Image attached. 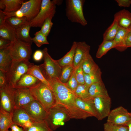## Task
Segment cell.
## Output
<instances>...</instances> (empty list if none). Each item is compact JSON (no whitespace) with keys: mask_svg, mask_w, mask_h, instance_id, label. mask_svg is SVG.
<instances>
[{"mask_svg":"<svg viewBox=\"0 0 131 131\" xmlns=\"http://www.w3.org/2000/svg\"><path fill=\"white\" fill-rule=\"evenodd\" d=\"M118 5L120 7H129L131 4V0H116Z\"/></svg>","mask_w":131,"mask_h":131,"instance_id":"44","label":"cell"},{"mask_svg":"<svg viewBox=\"0 0 131 131\" xmlns=\"http://www.w3.org/2000/svg\"><path fill=\"white\" fill-rule=\"evenodd\" d=\"M40 81L33 76L27 74L23 75L16 83L14 88H28L31 87Z\"/></svg>","mask_w":131,"mask_h":131,"instance_id":"21","label":"cell"},{"mask_svg":"<svg viewBox=\"0 0 131 131\" xmlns=\"http://www.w3.org/2000/svg\"><path fill=\"white\" fill-rule=\"evenodd\" d=\"M101 74L100 68L96 71L89 74L84 73L85 84L90 87L93 83L103 82L101 78Z\"/></svg>","mask_w":131,"mask_h":131,"instance_id":"28","label":"cell"},{"mask_svg":"<svg viewBox=\"0 0 131 131\" xmlns=\"http://www.w3.org/2000/svg\"><path fill=\"white\" fill-rule=\"evenodd\" d=\"M56 5L54 0H42L39 12L30 22L31 27H41L46 19L52 18L56 13Z\"/></svg>","mask_w":131,"mask_h":131,"instance_id":"9","label":"cell"},{"mask_svg":"<svg viewBox=\"0 0 131 131\" xmlns=\"http://www.w3.org/2000/svg\"><path fill=\"white\" fill-rule=\"evenodd\" d=\"M89 92L90 97L92 99L97 97L109 96L103 82L91 84L89 87Z\"/></svg>","mask_w":131,"mask_h":131,"instance_id":"20","label":"cell"},{"mask_svg":"<svg viewBox=\"0 0 131 131\" xmlns=\"http://www.w3.org/2000/svg\"><path fill=\"white\" fill-rule=\"evenodd\" d=\"M119 27L116 21L114 20L112 24L104 33L103 35V40H113Z\"/></svg>","mask_w":131,"mask_h":131,"instance_id":"33","label":"cell"},{"mask_svg":"<svg viewBox=\"0 0 131 131\" xmlns=\"http://www.w3.org/2000/svg\"><path fill=\"white\" fill-rule=\"evenodd\" d=\"M12 62L8 48L0 49V70L6 73L7 72Z\"/></svg>","mask_w":131,"mask_h":131,"instance_id":"22","label":"cell"},{"mask_svg":"<svg viewBox=\"0 0 131 131\" xmlns=\"http://www.w3.org/2000/svg\"><path fill=\"white\" fill-rule=\"evenodd\" d=\"M44 55L42 51L40 50H36L34 53L33 57L34 60L36 61H41Z\"/></svg>","mask_w":131,"mask_h":131,"instance_id":"42","label":"cell"},{"mask_svg":"<svg viewBox=\"0 0 131 131\" xmlns=\"http://www.w3.org/2000/svg\"><path fill=\"white\" fill-rule=\"evenodd\" d=\"M127 47L128 48L129 47H131V43L127 42L126 43Z\"/></svg>","mask_w":131,"mask_h":131,"instance_id":"52","label":"cell"},{"mask_svg":"<svg viewBox=\"0 0 131 131\" xmlns=\"http://www.w3.org/2000/svg\"><path fill=\"white\" fill-rule=\"evenodd\" d=\"M82 67L84 73L87 74L95 72L100 68L90 55L82 61Z\"/></svg>","mask_w":131,"mask_h":131,"instance_id":"29","label":"cell"},{"mask_svg":"<svg viewBox=\"0 0 131 131\" xmlns=\"http://www.w3.org/2000/svg\"><path fill=\"white\" fill-rule=\"evenodd\" d=\"M76 42H73L70 50L61 58L57 60L58 63L62 68L67 66L72 65Z\"/></svg>","mask_w":131,"mask_h":131,"instance_id":"26","label":"cell"},{"mask_svg":"<svg viewBox=\"0 0 131 131\" xmlns=\"http://www.w3.org/2000/svg\"><path fill=\"white\" fill-rule=\"evenodd\" d=\"M130 114L131 119L127 125L128 127V131H131V113L130 112Z\"/></svg>","mask_w":131,"mask_h":131,"instance_id":"49","label":"cell"},{"mask_svg":"<svg viewBox=\"0 0 131 131\" xmlns=\"http://www.w3.org/2000/svg\"><path fill=\"white\" fill-rule=\"evenodd\" d=\"M71 118L68 113L61 106L56 105L48 112L46 121L53 130L63 126Z\"/></svg>","mask_w":131,"mask_h":131,"instance_id":"7","label":"cell"},{"mask_svg":"<svg viewBox=\"0 0 131 131\" xmlns=\"http://www.w3.org/2000/svg\"><path fill=\"white\" fill-rule=\"evenodd\" d=\"M22 108L35 122L46 121L48 112L37 100L33 101Z\"/></svg>","mask_w":131,"mask_h":131,"instance_id":"10","label":"cell"},{"mask_svg":"<svg viewBox=\"0 0 131 131\" xmlns=\"http://www.w3.org/2000/svg\"><path fill=\"white\" fill-rule=\"evenodd\" d=\"M126 43H131V32H129L127 34L126 38Z\"/></svg>","mask_w":131,"mask_h":131,"instance_id":"48","label":"cell"},{"mask_svg":"<svg viewBox=\"0 0 131 131\" xmlns=\"http://www.w3.org/2000/svg\"><path fill=\"white\" fill-rule=\"evenodd\" d=\"M82 62L74 69V70L76 79L79 84L81 85L85 84L84 73L82 67Z\"/></svg>","mask_w":131,"mask_h":131,"instance_id":"39","label":"cell"},{"mask_svg":"<svg viewBox=\"0 0 131 131\" xmlns=\"http://www.w3.org/2000/svg\"><path fill=\"white\" fill-rule=\"evenodd\" d=\"M89 87L85 84H79L76 89L74 93L76 97L83 100L91 101L92 100L89 96Z\"/></svg>","mask_w":131,"mask_h":131,"instance_id":"32","label":"cell"},{"mask_svg":"<svg viewBox=\"0 0 131 131\" xmlns=\"http://www.w3.org/2000/svg\"><path fill=\"white\" fill-rule=\"evenodd\" d=\"M130 32V29L119 27L114 40L116 44L115 48L117 50L122 52L128 48L126 45V38L127 34Z\"/></svg>","mask_w":131,"mask_h":131,"instance_id":"18","label":"cell"},{"mask_svg":"<svg viewBox=\"0 0 131 131\" xmlns=\"http://www.w3.org/2000/svg\"><path fill=\"white\" fill-rule=\"evenodd\" d=\"M12 131H25L22 128H20L16 124L13 123L10 128Z\"/></svg>","mask_w":131,"mask_h":131,"instance_id":"47","label":"cell"},{"mask_svg":"<svg viewBox=\"0 0 131 131\" xmlns=\"http://www.w3.org/2000/svg\"><path fill=\"white\" fill-rule=\"evenodd\" d=\"M26 131H53L46 121L39 122H34Z\"/></svg>","mask_w":131,"mask_h":131,"instance_id":"36","label":"cell"},{"mask_svg":"<svg viewBox=\"0 0 131 131\" xmlns=\"http://www.w3.org/2000/svg\"><path fill=\"white\" fill-rule=\"evenodd\" d=\"M55 3L56 5H59L61 4L62 1L61 0H54Z\"/></svg>","mask_w":131,"mask_h":131,"instance_id":"51","label":"cell"},{"mask_svg":"<svg viewBox=\"0 0 131 131\" xmlns=\"http://www.w3.org/2000/svg\"><path fill=\"white\" fill-rule=\"evenodd\" d=\"M29 89L35 100L41 103L47 112L56 105L54 92L47 85L40 82Z\"/></svg>","mask_w":131,"mask_h":131,"instance_id":"2","label":"cell"},{"mask_svg":"<svg viewBox=\"0 0 131 131\" xmlns=\"http://www.w3.org/2000/svg\"><path fill=\"white\" fill-rule=\"evenodd\" d=\"M52 17L46 19L43 23L40 30L42 33L47 37L49 34L52 26L53 23L52 21Z\"/></svg>","mask_w":131,"mask_h":131,"instance_id":"40","label":"cell"},{"mask_svg":"<svg viewBox=\"0 0 131 131\" xmlns=\"http://www.w3.org/2000/svg\"><path fill=\"white\" fill-rule=\"evenodd\" d=\"M42 51L44 62L39 66L43 75L49 82L54 79H59L62 68L57 60L53 59L49 54L47 48H44Z\"/></svg>","mask_w":131,"mask_h":131,"instance_id":"3","label":"cell"},{"mask_svg":"<svg viewBox=\"0 0 131 131\" xmlns=\"http://www.w3.org/2000/svg\"><path fill=\"white\" fill-rule=\"evenodd\" d=\"M90 46L85 41L76 42L72 65L75 69L90 55Z\"/></svg>","mask_w":131,"mask_h":131,"instance_id":"16","label":"cell"},{"mask_svg":"<svg viewBox=\"0 0 131 131\" xmlns=\"http://www.w3.org/2000/svg\"><path fill=\"white\" fill-rule=\"evenodd\" d=\"M74 69L72 65L67 66L62 68L59 78V80L64 83H66L71 77Z\"/></svg>","mask_w":131,"mask_h":131,"instance_id":"35","label":"cell"},{"mask_svg":"<svg viewBox=\"0 0 131 131\" xmlns=\"http://www.w3.org/2000/svg\"><path fill=\"white\" fill-rule=\"evenodd\" d=\"M97 115V119L101 120L107 117L111 111V99L109 96L98 97L92 99Z\"/></svg>","mask_w":131,"mask_h":131,"instance_id":"11","label":"cell"},{"mask_svg":"<svg viewBox=\"0 0 131 131\" xmlns=\"http://www.w3.org/2000/svg\"><path fill=\"white\" fill-rule=\"evenodd\" d=\"M5 6V8L3 11L6 13L15 12L21 7L24 2L22 0H0Z\"/></svg>","mask_w":131,"mask_h":131,"instance_id":"30","label":"cell"},{"mask_svg":"<svg viewBox=\"0 0 131 131\" xmlns=\"http://www.w3.org/2000/svg\"><path fill=\"white\" fill-rule=\"evenodd\" d=\"M12 120L14 123L21 127L25 131L35 122L22 108L14 109L12 112Z\"/></svg>","mask_w":131,"mask_h":131,"instance_id":"15","label":"cell"},{"mask_svg":"<svg viewBox=\"0 0 131 131\" xmlns=\"http://www.w3.org/2000/svg\"><path fill=\"white\" fill-rule=\"evenodd\" d=\"M107 117V122L119 125L127 126L130 119L131 115L130 112L126 109L120 106L111 111Z\"/></svg>","mask_w":131,"mask_h":131,"instance_id":"13","label":"cell"},{"mask_svg":"<svg viewBox=\"0 0 131 131\" xmlns=\"http://www.w3.org/2000/svg\"><path fill=\"white\" fill-rule=\"evenodd\" d=\"M6 16L5 12L0 9V25L4 24L5 22Z\"/></svg>","mask_w":131,"mask_h":131,"instance_id":"46","label":"cell"},{"mask_svg":"<svg viewBox=\"0 0 131 131\" xmlns=\"http://www.w3.org/2000/svg\"><path fill=\"white\" fill-rule=\"evenodd\" d=\"M11 42L0 37V49L7 48L10 45Z\"/></svg>","mask_w":131,"mask_h":131,"instance_id":"45","label":"cell"},{"mask_svg":"<svg viewBox=\"0 0 131 131\" xmlns=\"http://www.w3.org/2000/svg\"><path fill=\"white\" fill-rule=\"evenodd\" d=\"M76 104L80 109L86 112L91 117L97 118V114L92 102L83 100L76 97Z\"/></svg>","mask_w":131,"mask_h":131,"instance_id":"25","label":"cell"},{"mask_svg":"<svg viewBox=\"0 0 131 131\" xmlns=\"http://www.w3.org/2000/svg\"><path fill=\"white\" fill-rule=\"evenodd\" d=\"M26 74L33 76L52 89L50 83L43 75L39 65H33L29 68Z\"/></svg>","mask_w":131,"mask_h":131,"instance_id":"31","label":"cell"},{"mask_svg":"<svg viewBox=\"0 0 131 131\" xmlns=\"http://www.w3.org/2000/svg\"><path fill=\"white\" fill-rule=\"evenodd\" d=\"M5 5L2 2L0 1V9L2 10H5ZM3 10V11H4Z\"/></svg>","mask_w":131,"mask_h":131,"instance_id":"50","label":"cell"},{"mask_svg":"<svg viewBox=\"0 0 131 131\" xmlns=\"http://www.w3.org/2000/svg\"><path fill=\"white\" fill-rule=\"evenodd\" d=\"M104 131H128L127 126H121L114 124L106 122L104 124Z\"/></svg>","mask_w":131,"mask_h":131,"instance_id":"38","label":"cell"},{"mask_svg":"<svg viewBox=\"0 0 131 131\" xmlns=\"http://www.w3.org/2000/svg\"><path fill=\"white\" fill-rule=\"evenodd\" d=\"M34 65L29 60L13 61L9 70L6 73L7 84L15 88L22 76Z\"/></svg>","mask_w":131,"mask_h":131,"instance_id":"5","label":"cell"},{"mask_svg":"<svg viewBox=\"0 0 131 131\" xmlns=\"http://www.w3.org/2000/svg\"><path fill=\"white\" fill-rule=\"evenodd\" d=\"M5 22L16 29L28 21L25 17L19 18L16 16H12L7 18Z\"/></svg>","mask_w":131,"mask_h":131,"instance_id":"34","label":"cell"},{"mask_svg":"<svg viewBox=\"0 0 131 131\" xmlns=\"http://www.w3.org/2000/svg\"><path fill=\"white\" fill-rule=\"evenodd\" d=\"M14 89L8 84L0 89V108L10 113L14 109Z\"/></svg>","mask_w":131,"mask_h":131,"instance_id":"12","label":"cell"},{"mask_svg":"<svg viewBox=\"0 0 131 131\" xmlns=\"http://www.w3.org/2000/svg\"><path fill=\"white\" fill-rule=\"evenodd\" d=\"M0 37L11 42H12L17 39L16 29L5 22L0 25Z\"/></svg>","mask_w":131,"mask_h":131,"instance_id":"23","label":"cell"},{"mask_svg":"<svg viewBox=\"0 0 131 131\" xmlns=\"http://www.w3.org/2000/svg\"><path fill=\"white\" fill-rule=\"evenodd\" d=\"M7 131H12V130L11 131H9L8 130Z\"/></svg>","mask_w":131,"mask_h":131,"instance_id":"54","label":"cell"},{"mask_svg":"<svg viewBox=\"0 0 131 131\" xmlns=\"http://www.w3.org/2000/svg\"><path fill=\"white\" fill-rule=\"evenodd\" d=\"M31 45L17 39L8 47L13 61L29 60L32 53Z\"/></svg>","mask_w":131,"mask_h":131,"instance_id":"8","label":"cell"},{"mask_svg":"<svg viewBox=\"0 0 131 131\" xmlns=\"http://www.w3.org/2000/svg\"><path fill=\"white\" fill-rule=\"evenodd\" d=\"M14 95V109L22 108L36 100L28 88H15Z\"/></svg>","mask_w":131,"mask_h":131,"instance_id":"14","label":"cell"},{"mask_svg":"<svg viewBox=\"0 0 131 131\" xmlns=\"http://www.w3.org/2000/svg\"><path fill=\"white\" fill-rule=\"evenodd\" d=\"M7 84L6 73L0 70V89Z\"/></svg>","mask_w":131,"mask_h":131,"instance_id":"43","label":"cell"},{"mask_svg":"<svg viewBox=\"0 0 131 131\" xmlns=\"http://www.w3.org/2000/svg\"><path fill=\"white\" fill-rule=\"evenodd\" d=\"M41 0H30L23 2L20 8L17 11L11 13L5 12L6 19L12 16L22 18L26 17L30 22L37 15L40 10Z\"/></svg>","mask_w":131,"mask_h":131,"instance_id":"6","label":"cell"},{"mask_svg":"<svg viewBox=\"0 0 131 131\" xmlns=\"http://www.w3.org/2000/svg\"><path fill=\"white\" fill-rule=\"evenodd\" d=\"M34 35L35 36L32 38V40L38 47H40L44 44H49L47 37L42 33L41 30L36 32Z\"/></svg>","mask_w":131,"mask_h":131,"instance_id":"37","label":"cell"},{"mask_svg":"<svg viewBox=\"0 0 131 131\" xmlns=\"http://www.w3.org/2000/svg\"><path fill=\"white\" fill-rule=\"evenodd\" d=\"M84 0H66V13L68 19L71 22L85 26L87 24L83 13Z\"/></svg>","mask_w":131,"mask_h":131,"instance_id":"4","label":"cell"},{"mask_svg":"<svg viewBox=\"0 0 131 131\" xmlns=\"http://www.w3.org/2000/svg\"><path fill=\"white\" fill-rule=\"evenodd\" d=\"M116 43L114 41L103 40L99 45L97 51L96 57L98 58H101L111 49L115 48Z\"/></svg>","mask_w":131,"mask_h":131,"instance_id":"27","label":"cell"},{"mask_svg":"<svg viewBox=\"0 0 131 131\" xmlns=\"http://www.w3.org/2000/svg\"><path fill=\"white\" fill-rule=\"evenodd\" d=\"M14 123L12 112L10 113L0 108V131H7Z\"/></svg>","mask_w":131,"mask_h":131,"instance_id":"24","label":"cell"},{"mask_svg":"<svg viewBox=\"0 0 131 131\" xmlns=\"http://www.w3.org/2000/svg\"><path fill=\"white\" fill-rule=\"evenodd\" d=\"M49 83L55 95L56 105L65 110L71 119H84L91 117L78 107L76 103V97L74 93L65 84L61 82L59 79L53 80Z\"/></svg>","mask_w":131,"mask_h":131,"instance_id":"1","label":"cell"},{"mask_svg":"<svg viewBox=\"0 0 131 131\" xmlns=\"http://www.w3.org/2000/svg\"><path fill=\"white\" fill-rule=\"evenodd\" d=\"M130 29V31L131 32V28Z\"/></svg>","mask_w":131,"mask_h":131,"instance_id":"53","label":"cell"},{"mask_svg":"<svg viewBox=\"0 0 131 131\" xmlns=\"http://www.w3.org/2000/svg\"><path fill=\"white\" fill-rule=\"evenodd\" d=\"M74 70V69L71 77L65 84L69 89L74 93L79 84L75 76Z\"/></svg>","mask_w":131,"mask_h":131,"instance_id":"41","label":"cell"},{"mask_svg":"<svg viewBox=\"0 0 131 131\" xmlns=\"http://www.w3.org/2000/svg\"><path fill=\"white\" fill-rule=\"evenodd\" d=\"M114 17L119 27L126 29L131 28V13L128 10L120 11L115 14Z\"/></svg>","mask_w":131,"mask_h":131,"instance_id":"17","label":"cell"},{"mask_svg":"<svg viewBox=\"0 0 131 131\" xmlns=\"http://www.w3.org/2000/svg\"><path fill=\"white\" fill-rule=\"evenodd\" d=\"M31 27L30 22H28L16 29L17 39L31 45L33 42L32 38L31 37L29 33Z\"/></svg>","mask_w":131,"mask_h":131,"instance_id":"19","label":"cell"}]
</instances>
